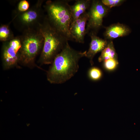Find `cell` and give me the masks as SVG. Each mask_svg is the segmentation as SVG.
Returning a JSON list of instances; mask_svg holds the SVG:
<instances>
[{"instance_id": "1", "label": "cell", "mask_w": 140, "mask_h": 140, "mask_svg": "<svg viewBox=\"0 0 140 140\" xmlns=\"http://www.w3.org/2000/svg\"><path fill=\"white\" fill-rule=\"evenodd\" d=\"M86 51L76 50L68 42L51 64L47 72V80L52 84H61L70 79L78 72L79 60L85 57Z\"/></svg>"}, {"instance_id": "2", "label": "cell", "mask_w": 140, "mask_h": 140, "mask_svg": "<svg viewBox=\"0 0 140 140\" xmlns=\"http://www.w3.org/2000/svg\"><path fill=\"white\" fill-rule=\"evenodd\" d=\"M69 0L47 1L45 8L47 18L52 25L68 41H74L70 32L73 21Z\"/></svg>"}, {"instance_id": "3", "label": "cell", "mask_w": 140, "mask_h": 140, "mask_svg": "<svg viewBox=\"0 0 140 140\" xmlns=\"http://www.w3.org/2000/svg\"><path fill=\"white\" fill-rule=\"evenodd\" d=\"M39 30L44 39L39 62L41 65L51 64L68 40L52 25L47 18Z\"/></svg>"}, {"instance_id": "4", "label": "cell", "mask_w": 140, "mask_h": 140, "mask_svg": "<svg viewBox=\"0 0 140 140\" xmlns=\"http://www.w3.org/2000/svg\"><path fill=\"white\" fill-rule=\"evenodd\" d=\"M20 64L29 67L34 66L35 58L42 49L43 37L39 30L29 31L20 38Z\"/></svg>"}, {"instance_id": "5", "label": "cell", "mask_w": 140, "mask_h": 140, "mask_svg": "<svg viewBox=\"0 0 140 140\" xmlns=\"http://www.w3.org/2000/svg\"><path fill=\"white\" fill-rule=\"evenodd\" d=\"M109 9L104 5L101 1H92L87 11L88 19L86 24V34H96L102 26L103 19L108 13Z\"/></svg>"}, {"instance_id": "6", "label": "cell", "mask_w": 140, "mask_h": 140, "mask_svg": "<svg viewBox=\"0 0 140 140\" xmlns=\"http://www.w3.org/2000/svg\"><path fill=\"white\" fill-rule=\"evenodd\" d=\"M20 38H13L3 45L2 52V64L4 70L17 67L20 64Z\"/></svg>"}, {"instance_id": "7", "label": "cell", "mask_w": 140, "mask_h": 140, "mask_svg": "<svg viewBox=\"0 0 140 140\" xmlns=\"http://www.w3.org/2000/svg\"><path fill=\"white\" fill-rule=\"evenodd\" d=\"M87 19V11L72 22L70 26V32L74 41L82 44L84 43Z\"/></svg>"}, {"instance_id": "8", "label": "cell", "mask_w": 140, "mask_h": 140, "mask_svg": "<svg viewBox=\"0 0 140 140\" xmlns=\"http://www.w3.org/2000/svg\"><path fill=\"white\" fill-rule=\"evenodd\" d=\"M91 41L88 51H86L85 57L89 60L91 65L94 64L93 58L97 53L102 52L107 46L108 42L106 40L100 38L94 33L90 34Z\"/></svg>"}, {"instance_id": "9", "label": "cell", "mask_w": 140, "mask_h": 140, "mask_svg": "<svg viewBox=\"0 0 140 140\" xmlns=\"http://www.w3.org/2000/svg\"><path fill=\"white\" fill-rule=\"evenodd\" d=\"M131 32L130 29L125 25L118 23L106 27L104 33L105 39L111 40L127 36Z\"/></svg>"}, {"instance_id": "10", "label": "cell", "mask_w": 140, "mask_h": 140, "mask_svg": "<svg viewBox=\"0 0 140 140\" xmlns=\"http://www.w3.org/2000/svg\"><path fill=\"white\" fill-rule=\"evenodd\" d=\"M91 1L90 0H77L73 4L70 5L73 21L87 11L90 6Z\"/></svg>"}, {"instance_id": "11", "label": "cell", "mask_w": 140, "mask_h": 140, "mask_svg": "<svg viewBox=\"0 0 140 140\" xmlns=\"http://www.w3.org/2000/svg\"><path fill=\"white\" fill-rule=\"evenodd\" d=\"M111 58L117 59V55L111 40L108 42L107 46L101 52L98 60L99 62H100Z\"/></svg>"}, {"instance_id": "12", "label": "cell", "mask_w": 140, "mask_h": 140, "mask_svg": "<svg viewBox=\"0 0 140 140\" xmlns=\"http://www.w3.org/2000/svg\"><path fill=\"white\" fill-rule=\"evenodd\" d=\"M38 16V13L36 11L31 10L23 13L21 16V18L24 23L29 24L35 21Z\"/></svg>"}, {"instance_id": "13", "label": "cell", "mask_w": 140, "mask_h": 140, "mask_svg": "<svg viewBox=\"0 0 140 140\" xmlns=\"http://www.w3.org/2000/svg\"><path fill=\"white\" fill-rule=\"evenodd\" d=\"M12 34L8 26L3 25L0 27V39L1 41L5 42L13 39Z\"/></svg>"}, {"instance_id": "14", "label": "cell", "mask_w": 140, "mask_h": 140, "mask_svg": "<svg viewBox=\"0 0 140 140\" xmlns=\"http://www.w3.org/2000/svg\"><path fill=\"white\" fill-rule=\"evenodd\" d=\"M105 68L108 70H112L115 69L118 64L117 59L111 58L103 61Z\"/></svg>"}, {"instance_id": "15", "label": "cell", "mask_w": 140, "mask_h": 140, "mask_svg": "<svg viewBox=\"0 0 140 140\" xmlns=\"http://www.w3.org/2000/svg\"><path fill=\"white\" fill-rule=\"evenodd\" d=\"M89 75L90 78L94 80L99 79L102 76V72L99 68L95 67L91 68L89 72Z\"/></svg>"}, {"instance_id": "16", "label": "cell", "mask_w": 140, "mask_h": 140, "mask_svg": "<svg viewBox=\"0 0 140 140\" xmlns=\"http://www.w3.org/2000/svg\"><path fill=\"white\" fill-rule=\"evenodd\" d=\"M123 0H102V3L109 9L113 7L118 6L124 2Z\"/></svg>"}, {"instance_id": "17", "label": "cell", "mask_w": 140, "mask_h": 140, "mask_svg": "<svg viewBox=\"0 0 140 140\" xmlns=\"http://www.w3.org/2000/svg\"><path fill=\"white\" fill-rule=\"evenodd\" d=\"M29 4L27 1L25 0L21 1L19 3L18 9L20 11L24 12L26 11L29 9Z\"/></svg>"}]
</instances>
